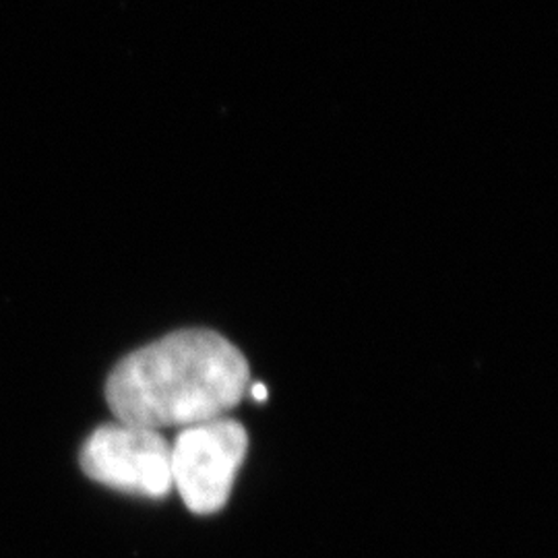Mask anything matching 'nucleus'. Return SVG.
<instances>
[{
    "label": "nucleus",
    "instance_id": "obj_2",
    "mask_svg": "<svg viewBox=\"0 0 558 558\" xmlns=\"http://www.w3.org/2000/svg\"><path fill=\"white\" fill-rule=\"evenodd\" d=\"M172 447V488L184 505L209 515L230 499L240 465L246 458L248 437L236 420L201 422L182 428Z\"/></svg>",
    "mask_w": 558,
    "mask_h": 558
},
{
    "label": "nucleus",
    "instance_id": "obj_1",
    "mask_svg": "<svg viewBox=\"0 0 558 558\" xmlns=\"http://www.w3.org/2000/svg\"><path fill=\"white\" fill-rule=\"evenodd\" d=\"M251 379L239 348L207 329H184L120 360L106 383L119 422L143 428L195 426L223 418Z\"/></svg>",
    "mask_w": 558,
    "mask_h": 558
},
{
    "label": "nucleus",
    "instance_id": "obj_4",
    "mask_svg": "<svg viewBox=\"0 0 558 558\" xmlns=\"http://www.w3.org/2000/svg\"><path fill=\"white\" fill-rule=\"evenodd\" d=\"M251 396L257 399V401H265V399H267V387L260 385V383H255V385L251 387Z\"/></svg>",
    "mask_w": 558,
    "mask_h": 558
},
{
    "label": "nucleus",
    "instance_id": "obj_3",
    "mask_svg": "<svg viewBox=\"0 0 558 558\" xmlns=\"http://www.w3.org/2000/svg\"><path fill=\"white\" fill-rule=\"evenodd\" d=\"M172 447L160 430L104 424L81 449L87 478L126 495L163 499L172 493Z\"/></svg>",
    "mask_w": 558,
    "mask_h": 558
}]
</instances>
